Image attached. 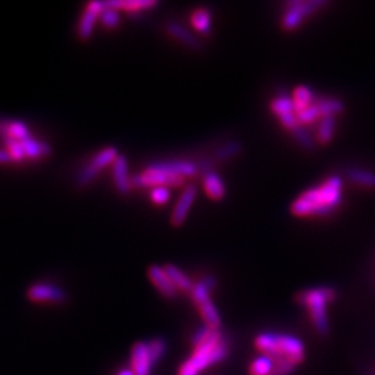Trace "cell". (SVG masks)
I'll use <instances>...</instances> for the list:
<instances>
[{
  "label": "cell",
  "mask_w": 375,
  "mask_h": 375,
  "mask_svg": "<svg viewBox=\"0 0 375 375\" xmlns=\"http://www.w3.org/2000/svg\"><path fill=\"white\" fill-rule=\"evenodd\" d=\"M342 179L336 175L325 179L317 188L303 192L291 204V213L296 217L328 216L342 201Z\"/></svg>",
  "instance_id": "cell-1"
},
{
  "label": "cell",
  "mask_w": 375,
  "mask_h": 375,
  "mask_svg": "<svg viewBox=\"0 0 375 375\" xmlns=\"http://www.w3.org/2000/svg\"><path fill=\"white\" fill-rule=\"evenodd\" d=\"M192 344L195 346L194 356L182 364L178 375H198L206 367L221 361L228 353V346L220 329H211L209 326L200 329L195 334Z\"/></svg>",
  "instance_id": "cell-2"
},
{
  "label": "cell",
  "mask_w": 375,
  "mask_h": 375,
  "mask_svg": "<svg viewBox=\"0 0 375 375\" xmlns=\"http://www.w3.org/2000/svg\"><path fill=\"white\" fill-rule=\"evenodd\" d=\"M336 298V292L332 288H317L303 291L296 295V301L306 306L310 311L311 321L320 334L328 331L326 304Z\"/></svg>",
  "instance_id": "cell-3"
},
{
  "label": "cell",
  "mask_w": 375,
  "mask_h": 375,
  "mask_svg": "<svg viewBox=\"0 0 375 375\" xmlns=\"http://www.w3.org/2000/svg\"><path fill=\"white\" fill-rule=\"evenodd\" d=\"M134 188H157V186H182L185 184V178L170 173L161 163L149 166L144 173L135 175L132 179Z\"/></svg>",
  "instance_id": "cell-4"
},
{
  "label": "cell",
  "mask_w": 375,
  "mask_h": 375,
  "mask_svg": "<svg viewBox=\"0 0 375 375\" xmlns=\"http://www.w3.org/2000/svg\"><path fill=\"white\" fill-rule=\"evenodd\" d=\"M119 156H120L119 150L116 149L114 146H110V148H106V149L98 151L76 175V178H75L76 188L84 189V188L89 186L106 167H109L110 164H113L116 161V159Z\"/></svg>",
  "instance_id": "cell-5"
},
{
  "label": "cell",
  "mask_w": 375,
  "mask_h": 375,
  "mask_svg": "<svg viewBox=\"0 0 375 375\" xmlns=\"http://www.w3.org/2000/svg\"><path fill=\"white\" fill-rule=\"evenodd\" d=\"M324 0H296L288 4V9L281 20V28L284 31H295L303 24L304 19L316 13L320 7H324Z\"/></svg>",
  "instance_id": "cell-6"
},
{
  "label": "cell",
  "mask_w": 375,
  "mask_h": 375,
  "mask_svg": "<svg viewBox=\"0 0 375 375\" xmlns=\"http://www.w3.org/2000/svg\"><path fill=\"white\" fill-rule=\"evenodd\" d=\"M210 291L211 289L204 284V281H200L198 284H195L191 295L194 298L195 304L198 306L200 316L203 317L206 325L211 329H219L220 324H221V319H220L217 309L214 307V304L211 301Z\"/></svg>",
  "instance_id": "cell-7"
},
{
  "label": "cell",
  "mask_w": 375,
  "mask_h": 375,
  "mask_svg": "<svg viewBox=\"0 0 375 375\" xmlns=\"http://www.w3.org/2000/svg\"><path fill=\"white\" fill-rule=\"evenodd\" d=\"M26 298L34 303L61 304L67 300L63 288L50 282H35L26 289Z\"/></svg>",
  "instance_id": "cell-8"
},
{
  "label": "cell",
  "mask_w": 375,
  "mask_h": 375,
  "mask_svg": "<svg viewBox=\"0 0 375 375\" xmlns=\"http://www.w3.org/2000/svg\"><path fill=\"white\" fill-rule=\"evenodd\" d=\"M104 10V1H91L86 4L78 25H76V35L81 41H88L95 29V25L100 20V16Z\"/></svg>",
  "instance_id": "cell-9"
},
{
  "label": "cell",
  "mask_w": 375,
  "mask_h": 375,
  "mask_svg": "<svg viewBox=\"0 0 375 375\" xmlns=\"http://www.w3.org/2000/svg\"><path fill=\"white\" fill-rule=\"evenodd\" d=\"M196 186L194 185H186L182 195L179 196V199L175 204L174 210H173V214H171V225L173 226H181L185 223L191 209H192V204L196 199Z\"/></svg>",
  "instance_id": "cell-10"
},
{
  "label": "cell",
  "mask_w": 375,
  "mask_h": 375,
  "mask_svg": "<svg viewBox=\"0 0 375 375\" xmlns=\"http://www.w3.org/2000/svg\"><path fill=\"white\" fill-rule=\"evenodd\" d=\"M148 275L151 284L157 288V291L166 296L167 299H175L178 295V289L175 288L174 284L171 282V279L169 278V275L166 273L164 267L160 266H150L148 270Z\"/></svg>",
  "instance_id": "cell-11"
},
{
  "label": "cell",
  "mask_w": 375,
  "mask_h": 375,
  "mask_svg": "<svg viewBox=\"0 0 375 375\" xmlns=\"http://www.w3.org/2000/svg\"><path fill=\"white\" fill-rule=\"evenodd\" d=\"M276 336H278V348L281 357L292 361L294 364H299L304 360V349L300 341L288 335H276Z\"/></svg>",
  "instance_id": "cell-12"
},
{
  "label": "cell",
  "mask_w": 375,
  "mask_h": 375,
  "mask_svg": "<svg viewBox=\"0 0 375 375\" xmlns=\"http://www.w3.org/2000/svg\"><path fill=\"white\" fill-rule=\"evenodd\" d=\"M131 363H132V371L135 373V375L150 374V369L153 366V363H151V359H150L148 344L139 342V344L134 345Z\"/></svg>",
  "instance_id": "cell-13"
},
{
  "label": "cell",
  "mask_w": 375,
  "mask_h": 375,
  "mask_svg": "<svg viewBox=\"0 0 375 375\" xmlns=\"http://www.w3.org/2000/svg\"><path fill=\"white\" fill-rule=\"evenodd\" d=\"M132 178L128 175V161L125 156H119L113 163V182L120 195H128L132 188Z\"/></svg>",
  "instance_id": "cell-14"
},
{
  "label": "cell",
  "mask_w": 375,
  "mask_h": 375,
  "mask_svg": "<svg viewBox=\"0 0 375 375\" xmlns=\"http://www.w3.org/2000/svg\"><path fill=\"white\" fill-rule=\"evenodd\" d=\"M23 149H24L25 159L29 161H39L42 159H46L51 156V148L46 142L38 141L34 136L29 139L23 141Z\"/></svg>",
  "instance_id": "cell-15"
},
{
  "label": "cell",
  "mask_w": 375,
  "mask_h": 375,
  "mask_svg": "<svg viewBox=\"0 0 375 375\" xmlns=\"http://www.w3.org/2000/svg\"><path fill=\"white\" fill-rule=\"evenodd\" d=\"M166 29H167L170 36H173L178 42L188 46L189 49H201V44H200L199 39L194 34H191L186 28H184L182 25L176 24V23H169Z\"/></svg>",
  "instance_id": "cell-16"
},
{
  "label": "cell",
  "mask_w": 375,
  "mask_h": 375,
  "mask_svg": "<svg viewBox=\"0 0 375 375\" xmlns=\"http://www.w3.org/2000/svg\"><path fill=\"white\" fill-rule=\"evenodd\" d=\"M203 188H204V192L207 194V196H209L210 199H224V182H223L221 176L217 174V173L209 171V173L203 175Z\"/></svg>",
  "instance_id": "cell-17"
},
{
  "label": "cell",
  "mask_w": 375,
  "mask_h": 375,
  "mask_svg": "<svg viewBox=\"0 0 375 375\" xmlns=\"http://www.w3.org/2000/svg\"><path fill=\"white\" fill-rule=\"evenodd\" d=\"M166 273L169 275V278L171 279V282L174 284L175 288L181 292H192L195 284L191 281V278L186 274H184L174 264H167L164 267Z\"/></svg>",
  "instance_id": "cell-18"
},
{
  "label": "cell",
  "mask_w": 375,
  "mask_h": 375,
  "mask_svg": "<svg viewBox=\"0 0 375 375\" xmlns=\"http://www.w3.org/2000/svg\"><path fill=\"white\" fill-rule=\"evenodd\" d=\"M31 129L25 124L24 121L20 120H7V128H6V138L4 139H14L19 142H23L29 139Z\"/></svg>",
  "instance_id": "cell-19"
},
{
  "label": "cell",
  "mask_w": 375,
  "mask_h": 375,
  "mask_svg": "<svg viewBox=\"0 0 375 375\" xmlns=\"http://www.w3.org/2000/svg\"><path fill=\"white\" fill-rule=\"evenodd\" d=\"M335 131H336V117L331 116L321 119L317 128V142L320 145H328L334 139Z\"/></svg>",
  "instance_id": "cell-20"
},
{
  "label": "cell",
  "mask_w": 375,
  "mask_h": 375,
  "mask_svg": "<svg viewBox=\"0 0 375 375\" xmlns=\"http://www.w3.org/2000/svg\"><path fill=\"white\" fill-rule=\"evenodd\" d=\"M320 111L321 119L324 117H336L338 114L344 113L345 110V104L339 99H334V98H326V99L319 100L314 103Z\"/></svg>",
  "instance_id": "cell-21"
},
{
  "label": "cell",
  "mask_w": 375,
  "mask_h": 375,
  "mask_svg": "<svg viewBox=\"0 0 375 375\" xmlns=\"http://www.w3.org/2000/svg\"><path fill=\"white\" fill-rule=\"evenodd\" d=\"M292 101H294V109L295 113L298 114L300 111L309 109L310 106H313V92L309 86L300 85L295 91H294V96H292Z\"/></svg>",
  "instance_id": "cell-22"
},
{
  "label": "cell",
  "mask_w": 375,
  "mask_h": 375,
  "mask_svg": "<svg viewBox=\"0 0 375 375\" xmlns=\"http://www.w3.org/2000/svg\"><path fill=\"white\" fill-rule=\"evenodd\" d=\"M348 178L357 186L375 189V173L373 171L363 169H351L348 171Z\"/></svg>",
  "instance_id": "cell-23"
},
{
  "label": "cell",
  "mask_w": 375,
  "mask_h": 375,
  "mask_svg": "<svg viewBox=\"0 0 375 375\" xmlns=\"http://www.w3.org/2000/svg\"><path fill=\"white\" fill-rule=\"evenodd\" d=\"M109 6L114 7L119 11H139V10H146V9H151L157 4V1L154 0H139V1H106Z\"/></svg>",
  "instance_id": "cell-24"
},
{
  "label": "cell",
  "mask_w": 375,
  "mask_h": 375,
  "mask_svg": "<svg viewBox=\"0 0 375 375\" xmlns=\"http://www.w3.org/2000/svg\"><path fill=\"white\" fill-rule=\"evenodd\" d=\"M191 23L200 34H209L211 29V14L207 9H196L191 14Z\"/></svg>",
  "instance_id": "cell-25"
},
{
  "label": "cell",
  "mask_w": 375,
  "mask_h": 375,
  "mask_svg": "<svg viewBox=\"0 0 375 375\" xmlns=\"http://www.w3.org/2000/svg\"><path fill=\"white\" fill-rule=\"evenodd\" d=\"M274 369V360L269 356L256 359L250 366V375H271Z\"/></svg>",
  "instance_id": "cell-26"
},
{
  "label": "cell",
  "mask_w": 375,
  "mask_h": 375,
  "mask_svg": "<svg viewBox=\"0 0 375 375\" xmlns=\"http://www.w3.org/2000/svg\"><path fill=\"white\" fill-rule=\"evenodd\" d=\"M99 21L103 26H106V28H109V29H114V28H117V26L120 25V21H121V19H120V11L116 10L114 7L109 6V4L104 1V10H103V13H101V16H100Z\"/></svg>",
  "instance_id": "cell-27"
},
{
  "label": "cell",
  "mask_w": 375,
  "mask_h": 375,
  "mask_svg": "<svg viewBox=\"0 0 375 375\" xmlns=\"http://www.w3.org/2000/svg\"><path fill=\"white\" fill-rule=\"evenodd\" d=\"M1 144L4 145V149L7 150V153L10 154L13 163L21 164V163H24L25 160H26L21 142L14 141V139H4Z\"/></svg>",
  "instance_id": "cell-28"
},
{
  "label": "cell",
  "mask_w": 375,
  "mask_h": 375,
  "mask_svg": "<svg viewBox=\"0 0 375 375\" xmlns=\"http://www.w3.org/2000/svg\"><path fill=\"white\" fill-rule=\"evenodd\" d=\"M270 109H271V111L274 113L276 117H279L282 114H286V113H291V111H295L292 98H288L286 95L275 98L271 101V104H270Z\"/></svg>",
  "instance_id": "cell-29"
},
{
  "label": "cell",
  "mask_w": 375,
  "mask_h": 375,
  "mask_svg": "<svg viewBox=\"0 0 375 375\" xmlns=\"http://www.w3.org/2000/svg\"><path fill=\"white\" fill-rule=\"evenodd\" d=\"M241 151H242V145L239 142H229V144L224 145L223 148L217 150L214 157H216L217 161H226V160L241 154Z\"/></svg>",
  "instance_id": "cell-30"
},
{
  "label": "cell",
  "mask_w": 375,
  "mask_h": 375,
  "mask_svg": "<svg viewBox=\"0 0 375 375\" xmlns=\"http://www.w3.org/2000/svg\"><path fill=\"white\" fill-rule=\"evenodd\" d=\"M292 135H294V138L296 139V142L299 144L303 149L309 150V151H313V150L316 149L314 139L310 136V134L303 126H299L296 131H294Z\"/></svg>",
  "instance_id": "cell-31"
},
{
  "label": "cell",
  "mask_w": 375,
  "mask_h": 375,
  "mask_svg": "<svg viewBox=\"0 0 375 375\" xmlns=\"http://www.w3.org/2000/svg\"><path fill=\"white\" fill-rule=\"evenodd\" d=\"M298 119H299L300 124H311V123H316L317 120H321V116H320L317 106L313 103V106L298 113Z\"/></svg>",
  "instance_id": "cell-32"
},
{
  "label": "cell",
  "mask_w": 375,
  "mask_h": 375,
  "mask_svg": "<svg viewBox=\"0 0 375 375\" xmlns=\"http://www.w3.org/2000/svg\"><path fill=\"white\" fill-rule=\"evenodd\" d=\"M170 189L166 188V186H157V188H153L150 191V199L157 204V206H163V204H167L169 200H170Z\"/></svg>",
  "instance_id": "cell-33"
},
{
  "label": "cell",
  "mask_w": 375,
  "mask_h": 375,
  "mask_svg": "<svg viewBox=\"0 0 375 375\" xmlns=\"http://www.w3.org/2000/svg\"><path fill=\"white\" fill-rule=\"evenodd\" d=\"M148 348H149L150 359H151V363H157L160 360V357L163 356L164 353V341L161 339H154L148 344Z\"/></svg>",
  "instance_id": "cell-34"
},
{
  "label": "cell",
  "mask_w": 375,
  "mask_h": 375,
  "mask_svg": "<svg viewBox=\"0 0 375 375\" xmlns=\"http://www.w3.org/2000/svg\"><path fill=\"white\" fill-rule=\"evenodd\" d=\"M13 164V160L6 149H0V166Z\"/></svg>",
  "instance_id": "cell-35"
},
{
  "label": "cell",
  "mask_w": 375,
  "mask_h": 375,
  "mask_svg": "<svg viewBox=\"0 0 375 375\" xmlns=\"http://www.w3.org/2000/svg\"><path fill=\"white\" fill-rule=\"evenodd\" d=\"M117 375H135V373H134L132 370H123V371H120Z\"/></svg>",
  "instance_id": "cell-36"
}]
</instances>
